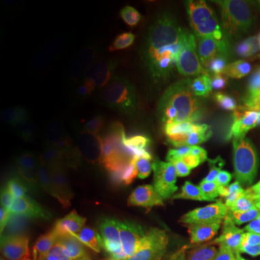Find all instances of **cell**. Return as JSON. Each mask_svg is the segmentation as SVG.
<instances>
[{
    "mask_svg": "<svg viewBox=\"0 0 260 260\" xmlns=\"http://www.w3.org/2000/svg\"><path fill=\"white\" fill-rule=\"evenodd\" d=\"M155 179L156 189L159 192L169 195L178 192L189 181V177L178 167L167 162V165L159 171Z\"/></svg>",
    "mask_w": 260,
    "mask_h": 260,
    "instance_id": "obj_6",
    "label": "cell"
},
{
    "mask_svg": "<svg viewBox=\"0 0 260 260\" xmlns=\"http://www.w3.org/2000/svg\"><path fill=\"white\" fill-rule=\"evenodd\" d=\"M260 93V64L247 65L236 71L218 95L221 103L247 99Z\"/></svg>",
    "mask_w": 260,
    "mask_h": 260,
    "instance_id": "obj_4",
    "label": "cell"
},
{
    "mask_svg": "<svg viewBox=\"0 0 260 260\" xmlns=\"http://www.w3.org/2000/svg\"><path fill=\"white\" fill-rule=\"evenodd\" d=\"M93 260H127L124 253L119 246L109 243L106 246H102L100 249H97L94 254Z\"/></svg>",
    "mask_w": 260,
    "mask_h": 260,
    "instance_id": "obj_9",
    "label": "cell"
},
{
    "mask_svg": "<svg viewBox=\"0 0 260 260\" xmlns=\"http://www.w3.org/2000/svg\"><path fill=\"white\" fill-rule=\"evenodd\" d=\"M208 249V236L192 232L178 240L168 251V260H201Z\"/></svg>",
    "mask_w": 260,
    "mask_h": 260,
    "instance_id": "obj_5",
    "label": "cell"
},
{
    "mask_svg": "<svg viewBox=\"0 0 260 260\" xmlns=\"http://www.w3.org/2000/svg\"><path fill=\"white\" fill-rule=\"evenodd\" d=\"M32 254L37 260H68L64 246L61 244L58 236L39 246L37 250L32 251Z\"/></svg>",
    "mask_w": 260,
    "mask_h": 260,
    "instance_id": "obj_8",
    "label": "cell"
},
{
    "mask_svg": "<svg viewBox=\"0 0 260 260\" xmlns=\"http://www.w3.org/2000/svg\"><path fill=\"white\" fill-rule=\"evenodd\" d=\"M240 30L246 41L260 52V12H251L240 22Z\"/></svg>",
    "mask_w": 260,
    "mask_h": 260,
    "instance_id": "obj_7",
    "label": "cell"
},
{
    "mask_svg": "<svg viewBox=\"0 0 260 260\" xmlns=\"http://www.w3.org/2000/svg\"><path fill=\"white\" fill-rule=\"evenodd\" d=\"M233 126L227 120L192 121L185 124L168 150L169 164L184 171L189 179L208 175L229 152Z\"/></svg>",
    "mask_w": 260,
    "mask_h": 260,
    "instance_id": "obj_2",
    "label": "cell"
},
{
    "mask_svg": "<svg viewBox=\"0 0 260 260\" xmlns=\"http://www.w3.org/2000/svg\"><path fill=\"white\" fill-rule=\"evenodd\" d=\"M58 236L56 225L45 214L30 213L10 218L3 227V237L8 244L23 251H35L48 240Z\"/></svg>",
    "mask_w": 260,
    "mask_h": 260,
    "instance_id": "obj_3",
    "label": "cell"
},
{
    "mask_svg": "<svg viewBox=\"0 0 260 260\" xmlns=\"http://www.w3.org/2000/svg\"><path fill=\"white\" fill-rule=\"evenodd\" d=\"M204 197L214 213L260 230V164L254 156L229 150L205 177Z\"/></svg>",
    "mask_w": 260,
    "mask_h": 260,
    "instance_id": "obj_1",
    "label": "cell"
},
{
    "mask_svg": "<svg viewBox=\"0 0 260 260\" xmlns=\"http://www.w3.org/2000/svg\"><path fill=\"white\" fill-rule=\"evenodd\" d=\"M217 260H249V259H247V254H246V251H244V249H243L242 246L230 244V246L224 247Z\"/></svg>",
    "mask_w": 260,
    "mask_h": 260,
    "instance_id": "obj_10",
    "label": "cell"
}]
</instances>
